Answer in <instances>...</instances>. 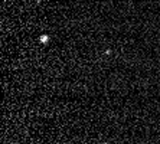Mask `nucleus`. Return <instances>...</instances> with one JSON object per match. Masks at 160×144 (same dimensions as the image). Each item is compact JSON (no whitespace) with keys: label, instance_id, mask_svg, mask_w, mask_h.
<instances>
[{"label":"nucleus","instance_id":"obj_1","mask_svg":"<svg viewBox=\"0 0 160 144\" xmlns=\"http://www.w3.org/2000/svg\"><path fill=\"white\" fill-rule=\"evenodd\" d=\"M41 41H42V42H46V41H48V37H46V36H42Z\"/></svg>","mask_w":160,"mask_h":144}]
</instances>
